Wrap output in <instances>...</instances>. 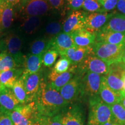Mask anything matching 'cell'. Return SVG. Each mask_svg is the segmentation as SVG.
Here are the masks:
<instances>
[{"label":"cell","mask_w":125,"mask_h":125,"mask_svg":"<svg viewBox=\"0 0 125 125\" xmlns=\"http://www.w3.org/2000/svg\"><path fill=\"white\" fill-rule=\"evenodd\" d=\"M7 3L11 5L14 8H17L19 5L21 0H5Z\"/></svg>","instance_id":"cell-41"},{"label":"cell","mask_w":125,"mask_h":125,"mask_svg":"<svg viewBox=\"0 0 125 125\" xmlns=\"http://www.w3.org/2000/svg\"><path fill=\"white\" fill-rule=\"evenodd\" d=\"M14 125H29L36 122L35 106L34 101L20 105L9 114Z\"/></svg>","instance_id":"cell-7"},{"label":"cell","mask_w":125,"mask_h":125,"mask_svg":"<svg viewBox=\"0 0 125 125\" xmlns=\"http://www.w3.org/2000/svg\"><path fill=\"white\" fill-rule=\"evenodd\" d=\"M71 35L75 45L77 46H92L96 41V34L91 33L85 29L73 32Z\"/></svg>","instance_id":"cell-24"},{"label":"cell","mask_w":125,"mask_h":125,"mask_svg":"<svg viewBox=\"0 0 125 125\" xmlns=\"http://www.w3.org/2000/svg\"><path fill=\"white\" fill-rule=\"evenodd\" d=\"M64 100L68 104L73 103L82 96V79L79 76H75L62 87L59 90Z\"/></svg>","instance_id":"cell-11"},{"label":"cell","mask_w":125,"mask_h":125,"mask_svg":"<svg viewBox=\"0 0 125 125\" xmlns=\"http://www.w3.org/2000/svg\"><path fill=\"white\" fill-rule=\"evenodd\" d=\"M0 1H1V0H0Z\"/></svg>","instance_id":"cell-49"},{"label":"cell","mask_w":125,"mask_h":125,"mask_svg":"<svg viewBox=\"0 0 125 125\" xmlns=\"http://www.w3.org/2000/svg\"><path fill=\"white\" fill-rule=\"evenodd\" d=\"M76 65H73L68 71L62 74H56L52 71L48 75L49 82L48 84L52 88L59 91L62 87L74 78L75 73Z\"/></svg>","instance_id":"cell-17"},{"label":"cell","mask_w":125,"mask_h":125,"mask_svg":"<svg viewBox=\"0 0 125 125\" xmlns=\"http://www.w3.org/2000/svg\"><path fill=\"white\" fill-rule=\"evenodd\" d=\"M21 18L26 17H41L52 10L48 0H21L16 8Z\"/></svg>","instance_id":"cell-4"},{"label":"cell","mask_w":125,"mask_h":125,"mask_svg":"<svg viewBox=\"0 0 125 125\" xmlns=\"http://www.w3.org/2000/svg\"><path fill=\"white\" fill-rule=\"evenodd\" d=\"M34 103L37 116H43L59 115L69 104L62 97L59 91L51 87L43 79Z\"/></svg>","instance_id":"cell-1"},{"label":"cell","mask_w":125,"mask_h":125,"mask_svg":"<svg viewBox=\"0 0 125 125\" xmlns=\"http://www.w3.org/2000/svg\"><path fill=\"white\" fill-rule=\"evenodd\" d=\"M87 13L83 10H73L62 24V31L71 34L75 31L85 29Z\"/></svg>","instance_id":"cell-9"},{"label":"cell","mask_w":125,"mask_h":125,"mask_svg":"<svg viewBox=\"0 0 125 125\" xmlns=\"http://www.w3.org/2000/svg\"><path fill=\"white\" fill-rule=\"evenodd\" d=\"M67 5L73 10H79L82 7L84 0H66Z\"/></svg>","instance_id":"cell-37"},{"label":"cell","mask_w":125,"mask_h":125,"mask_svg":"<svg viewBox=\"0 0 125 125\" xmlns=\"http://www.w3.org/2000/svg\"><path fill=\"white\" fill-rule=\"evenodd\" d=\"M43 55H34L29 53L24 56L23 64L24 68L21 75L25 76L40 71L42 65Z\"/></svg>","instance_id":"cell-20"},{"label":"cell","mask_w":125,"mask_h":125,"mask_svg":"<svg viewBox=\"0 0 125 125\" xmlns=\"http://www.w3.org/2000/svg\"><path fill=\"white\" fill-rule=\"evenodd\" d=\"M20 66L17 62L13 56L10 54L2 52L0 53V73L13 69L20 68Z\"/></svg>","instance_id":"cell-28"},{"label":"cell","mask_w":125,"mask_h":125,"mask_svg":"<svg viewBox=\"0 0 125 125\" xmlns=\"http://www.w3.org/2000/svg\"><path fill=\"white\" fill-rule=\"evenodd\" d=\"M116 8L122 14L125 15V0H118Z\"/></svg>","instance_id":"cell-40"},{"label":"cell","mask_w":125,"mask_h":125,"mask_svg":"<svg viewBox=\"0 0 125 125\" xmlns=\"http://www.w3.org/2000/svg\"><path fill=\"white\" fill-rule=\"evenodd\" d=\"M5 87H4V86H3L2 84H1V83H0V93H1V91H2V90L4 89Z\"/></svg>","instance_id":"cell-45"},{"label":"cell","mask_w":125,"mask_h":125,"mask_svg":"<svg viewBox=\"0 0 125 125\" xmlns=\"http://www.w3.org/2000/svg\"><path fill=\"white\" fill-rule=\"evenodd\" d=\"M0 125H14L9 114L0 112Z\"/></svg>","instance_id":"cell-39"},{"label":"cell","mask_w":125,"mask_h":125,"mask_svg":"<svg viewBox=\"0 0 125 125\" xmlns=\"http://www.w3.org/2000/svg\"><path fill=\"white\" fill-rule=\"evenodd\" d=\"M122 62H124V63H125V55L123 56V57Z\"/></svg>","instance_id":"cell-47"},{"label":"cell","mask_w":125,"mask_h":125,"mask_svg":"<svg viewBox=\"0 0 125 125\" xmlns=\"http://www.w3.org/2000/svg\"><path fill=\"white\" fill-rule=\"evenodd\" d=\"M93 53L109 65L122 61L125 54V45H112L96 42L92 45Z\"/></svg>","instance_id":"cell-3"},{"label":"cell","mask_w":125,"mask_h":125,"mask_svg":"<svg viewBox=\"0 0 125 125\" xmlns=\"http://www.w3.org/2000/svg\"><path fill=\"white\" fill-rule=\"evenodd\" d=\"M118 0H98L104 12L111 11L116 7Z\"/></svg>","instance_id":"cell-36"},{"label":"cell","mask_w":125,"mask_h":125,"mask_svg":"<svg viewBox=\"0 0 125 125\" xmlns=\"http://www.w3.org/2000/svg\"><path fill=\"white\" fill-rule=\"evenodd\" d=\"M24 80V84L27 93L29 103L35 100L40 89L43 78L42 77L41 71L27 76H21Z\"/></svg>","instance_id":"cell-12"},{"label":"cell","mask_w":125,"mask_h":125,"mask_svg":"<svg viewBox=\"0 0 125 125\" xmlns=\"http://www.w3.org/2000/svg\"><path fill=\"white\" fill-rule=\"evenodd\" d=\"M53 9L60 10L64 7L65 0H48Z\"/></svg>","instance_id":"cell-38"},{"label":"cell","mask_w":125,"mask_h":125,"mask_svg":"<svg viewBox=\"0 0 125 125\" xmlns=\"http://www.w3.org/2000/svg\"><path fill=\"white\" fill-rule=\"evenodd\" d=\"M36 121L39 125H62L57 115L54 116H37Z\"/></svg>","instance_id":"cell-35"},{"label":"cell","mask_w":125,"mask_h":125,"mask_svg":"<svg viewBox=\"0 0 125 125\" xmlns=\"http://www.w3.org/2000/svg\"><path fill=\"white\" fill-rule=\"evenodd\" d=\"M82 8L85 11L91 13L105 12L104 11L98 0H84Z\"/></svg>","instance_id":"cell-32"},{"label":"cell","mask_w":125,"mask_h":125,"mask_svg":"<svg viewBox=\"0 0 125 125\" xmlns=\"http://www.w3.org/2000/svg\"><path fill=\"white\" fill-rule=\"evenodd\" d=\"M125 71V63L121 61L109 65L108 74L103 76L107 85L116 93L122 95L123 88V74Z\"/></svg>","instance_id":"cell-6"},{"label":"cell","mask_w":125,"mask_h":125,"mask_svg":"<svg viewBox=\"0 0 125 125\" xmlns=\"http://www.w3.org/2000/svg\"><path fill=\"white\" fill-rule=\"evenodd\" d=\"M99 96L101 100L109 106L119 103L122 97L121 94L116 93L107 85L103 76L100 88Z\"/></svg>","instance_id":"cell-22"},{"label":"cell","mask_w":125,"mask_h":125,"mask_svg":"<svg viewBox=\"0 0 125 125\" xmlns=\"http://www.w3.org/2000/svg\"><path fill=\"white\" fill-rule=\"evenodd\" d=\"M109 66V65L107 62L97 56L94 54H90L78 64V68L81 73L90 72L104 76L108 73Z\"/></svg>","instance_id":"cell-8"},{"label":"cell","mask_w":125,"mask_h":125,"mask_svg":"<svg viewBox=\"0 0 125 125\" xmlns=\"http://www.w3.org/2000/svg\"><path fill=\"white\" fill-rule=\"evenodd\" d=\"M103 75L96 73L87 72L82 79V96L89 97L90 98L99 95Z\"/></svg>","instance_id":"cell-10"},{"label":"cell","mask_w":125,"mask_h":125,"mask_svg":"<svg viewBox=\"0 0 125 125\" xmlns=\"http://www.w3.org/2000/svg\"><path fill=\"white\" fill-rule=\"evenodd\" d=\"M20 105L11 89L5 87L0 93V112L9 114Z\"/></svg>","instance_id":"cell-16"},{"label":"cell","mask_w":125,"mask_h":125,"mask_svg":"<svg viewBox=\"0 0 125 125\" xmlns=\"http://www.w3.org/2000/svg\"><path fill=\"white\" fill-rule=\"evenodd\" d=\"M62 125H85L82 112L78 106H73L57 115Z\"/></svg>","instance_id":"cell-15"},{"label":"cell","mask_w":125,"mask_h":125,"mask_svg":"<svg viewBox=\"0 0 125 125\" xmlns=\"http://www.w3.org/2000/svg\"><path fill=\"white\" fill-rule=\"evenodd\" d=\"M14 8L5 0L0 1V31H7L12 27L15 18Z\"/></svg>","instance_id":"cell-18"},{"label":"cell","mask_w":125,"mask_h":125,"mask_svg":"<svg viewBox=\"0 0 125 125\" xmlns=\"http://www.w3.org/2000/svg\"><path fill=\"white\" fill-rule=\"evenodd\" d=\"M29 125H39V124H38V123L37 122V121H36V122H34V123H31V124Z\"/></svg>","instance_id":"cell-46"},{"label":"cell","mask_w":125,"mask_h":125,"mask_svg":"<svg viewBox=\"0 0 125 125\" xmlns=\"http://www.w3.org/2000/svg\"><path fill=\"white\" fill-rule=\"evenodd\" d=\"M59 54L68 59L72 65H76L81 63L87 56L94 53L92 46L81 47L75 45Z\"/></svg>","instance_id":"cell-13"},{"label":"cell","mask_w":125,"mask_h":125,"mask_svg":"<svg viewBox=\"0 0 125 125\" xmlns=\"http://www.w3.org/2000/svg\"><path fill=\"white\" fill-rule=\"evenodd\" d=\"M112 15V13H108L107 12H94L87 15L85 29L91 33L96 34L104 26Z\"/></svg>","instance_id":"cell-14"},{"label":"cell","mask_w":125,"mask_h":125,"mask_svg":"<svg viewBox=\"0 0 125 125\" xmlns=\"http://www.w3.org/2000/svg\"><path fill=\"white\" fill-rule=\"evenodd\" d=\"M119 103H121L122 105H123V107L125 108V96H122Z\"/></svg>","instance_id":"cell-44"},{"label":"cell","mask_w":125,"mask_h":125,"mask_svg":"<svg viewBox=\"0 0 125 125\" xmlns=\"http://www.w3.org/2000/svg\"><path fill=\"white\" fill-rule=\"evenodd\" d=\"M123 88L122 96H125V71L123 74Z\"/></svg>","instance_id":"cell-43"},{"label":"cell","mask_w":125,"mask_h":125,"mask_svg":"<svg viewBox=\"0 0 125 125\" xmlns=\"http://www.w3.org/2000/svg\"><path fill=\"white\" fill-rule=\"evenodd\" d=\"M112 119L110 106L103 102L98 96L90 98L87 125H103Z\"/></svg>","instance_id":"cell-2"},{"label":"cell","mask_w":125,"mask_h":125,"mask_svg":"<svg viewBox=\"0 0 125 125\" xmlns=\"http://www.w3.org/2000/svg\"><path fill=\"white\" fill-rule=\"evenodd\" d=\"M95 42L112 45H125V33L110 31H99L96 34Z\"/></svg>","instance_id":"cell-21"},{"label":"cell","mask_w":125,"mask_h":125,"mask_svg":"<svg viewBox=\"0 0 125 125\" xmlns=\"http://www.w3.org/2000/svg\"><path fill=\"white\" fill-rule=\"evenodd\" d=\"M62 30V24L59 21H51L46 25L45 29L46 38L51 40L55 37Z\"/></svg>","instance_id":"cell-31"},{"label":"cell","mask_w":125,"mask_h":125,"mask_svg":"<svg viewBox=\"0 0 125 125\" xmlns=\"http://www.w3.org/2000/svg\"><path fill=\"white\" fill-rule=\"evenodd\" d=\"M42 22L41 17L31 16L21 18L20 29L26 35H32L37 32Z\"/></svg>","instance_id":"cell-25"},{"label":"cell","mask_w":125,"mask_h":125,"mask_svg":"<svg viewBox=\"0 0 125 125\" xmlns=\"http://www.w3.org/2000/svg\"><path fill=\"white\" fill-rule=\"evenodd\" d=\"M59 54L58 52L55 50L47 51L43 55L42 64L46 67H51L55 62Z\"/></svg>","instance_id":"cell-34"},{"label":"cell","mask_w":125,"mask_h":125,"mask_svg":"<svg viewBox=\"0 0 125 125\" xmlns=\"http://www.w3.org/2000/svg\"><path fill=\"white\" fill-rule=\"evenodd\" d=\"M100 31H110L125 33V15L112 13Z\"/></svg>","instance_id":"cell-23"},{"label":"cell","mask_w":125,"mask_h":125,"mask_svg":"<svg viewBox=\"0 0 125 125\" xmlns=\"http://www.w3.org/2000/svg\"><path fill=\"white\" fill-rule=\"evenodd\" d=\"M49 40L46 38L37 39L31 42L30 46V53L34 55L43 54L49 49Z\"/></svg>","instance_id":"cell-29"},{"label":"cell","mask_w":125,"mask_h":125,"mask_svg":"<svg viewBox=\"0 0 125 125\" xmlns=\"http://www.w3.org/2000/svg\"><path fill=\"white\" fill-rule=\"evenodd\" d=\"M71 62L66 57L61 56V58L56 62L52 71L56 74H62L69 70Z\"/></svg>","instance_id":"cell-33"},{"label":"cell","mask_w":125,"mask_h":125,"mask_svg":"<svg viewBox=\"0 0 125 125\" xmlns=\"http://www.w3.org/2000/svg\"><path fill=\"white\" fill-rule=\"evenodd\" d=\"M112 116L119 124L123 125L125 124V108L120 103H116L110 106Z\"/></svg>","instance_id":"cell-30"},{"label":"cell","mask_w":125,"mask_h":125,"mask_svg":"<svg viewBox=\"0 0 125 125\" xmlns=\"http://www.w3.org/2000/svg\"><path fill=\"white\" fill-rule=\"evenodd\" d=\"M23 73V68H17L0 73V83L7 88L12 89Z\"/></svg>","instance_id":"cell-26"},{"label":"cell","mask_w":125,"mask_h":125,"mask_svg":"<svg viewBox=\"0 0 125 125\" xmlns=\"http://www.w3.org/2000/svg\"><path fill=\"white\" fill-rule=\"evenodd\" d=\"M23 42L18 34L9 33L0 40V51L5 52L13 56L20 67L23 66L24 56L23 55Z\"/></svg>","instance_id":"cell-5"},{"label":"cell","mask_w":125,"mask_h":125,"mask_svg":"<svg viewBox=\"0 0 125 125\" xmlns=\"http://www.w3.org/2000/svg\"><path fill=\"white\" fill-rule=\"evenodd\" d=\"M11 89L15 97L21 105L29 103L27 95L25 89L24 80L21 76L15 83Z\"/></svg>","instance_id":"cell-27"},{"label":"cell","mask_w":125,"mask_h":125,"mask_svg":"<svg viewBox=\"0 0 125 125\" xmlns=\"http://www.w3.org/2000/svg\"><path fill=\"white\" fill-rule=\"evenodd\" d=\"M74 46L75 45L71 34L64 32H60L58 35L53 37L49 41V49L55 50L58 52L59 54Z\"/></svg>","instance_id":"cell-19"},{"label":"cell","mask_w":125,"mask_h":125,"mask_svg":"<svg viewBox=\"0 0 125 125\" xmlns=\"http://www.w3.org/2000/svg\"></svg>","instance_id":"cell-48"},{"label":"cell","mask_w":125,"mask_h":125,"mask_svg":"<svg viewBox=\"0 0 125 125\" xmlns=\"http://www.w3.org/2000/svg\"><path fill=\"white\" fill-rule=\"evenodd\" d=\"M103 125H121L119 124V123H117L115 120L112 119L108 122H106L105 123H104Z\"/></svg>","instance_id":"cell-42"}]
</instances>
